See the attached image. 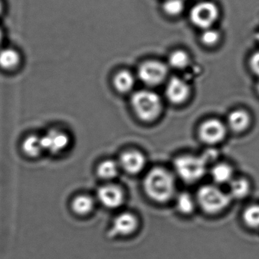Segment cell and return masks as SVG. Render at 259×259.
I'll use <instances>...</instances> for the list:
<instances>
[{
	"mask_svg": "<svg viewBox=\"0 0 259 259\" xmlns=\"http://www.w3.org/2000/svg\"><path fill=\"white\" fill-rule=\"evenodd\" d=\"M143 188L151 199L163 203L170 200L175 195V178L166 169L154 167L145 177Z\"/></svg>",
	"mask_w": 259,
	"mask_h": 259,
	"instance_id": "6da1fadb",
	"label": "cell"
},
{
	"mask_svg": "<svg viewBox=\"0 0 259 259\" xmlns=\"http://www.w3.org/2000/svg\"><path fill=\"white\" fill-rule=\"evenodd\" d=\"M131 106L136 115L144 121H152L159 116L162 103L158 94L150 91H137L131 97Z\"/></svg>",
	"mask_w": 259,
	"mask_h": 259,
	"instance_id": "7a4b0ae2",
	"label": "cell"
},
{
	"mask_svg": "<svg viewBox=\"0 0 259 259\" xmlns=\"http://www.w3.org/2000/svg\"><path fill=\"white\" fill-rule=\"evenodd\" d=\"M231 199L229 193L216 186L205 185L198 190V204L207 214H217L225 211L229 206Z\"/></svg>",
	"mask_w": 259,
	"mask_h": 259,
	"instance_id": "3957f363",
	"label": "cell"
},
{
	"mask_svg": "<svg viewBox=\"0 0 259 259\" xmlns=\"http://www.w3.org/2000/svg\"><path fill=\"white\" fill-rule=\"evenodd\" d=\"M177 175L187 183L199 181L206 172L207 164L202 156L184 155L178 157L174 162Z\"/></svg>",
	"mask_w": 259,
	"mask_h": 259,
	"instance_id": "277c9868",
	"label": "cell"
},
{
	"mask_svg": "<svg viewBox=\"0 0 259 259\" xmlns=\"http://www.w3.org/2000/svg\"><path fill=\"white\" fill-rule=\"evenodd\" d=\"M168 69L167 65L158 61H148L140 65L138 77L143 83L149 86H156L164 81Z\"/></svg>",
	"mask_w": 259,
	"mask_h": 259,
	"instance_id": "5b68a950",
	"label": "cell"
},
{
	"mask_svg": "<svg viewBox=\"0 0 259 259\" xmlns=\"http://www.w3.org/2000/svg\"><path fill=\"white\" fill-rule=\"evenodd\" d=\"M219 17V9L211 2H202L196 5L190 12V19L194 25L208 29Z\"/></svg>",
	"mask_w": 259,
	"mask_h": 259,
	"instance_id": "8992f818",
	"label": "cell"
},
{
	"mask_svg": "<svg viewBox=\"0 0 259 259\" xmlns=\"http://www.w3.org/2000/svg\"><path fill=\"white\" fill-rule=\"evenodd\" d=\"M227 134L226 126L216 118L206 120L201 124L199 135L201 140L207 144H215L225 139Z\"/></svg>",
	"mask_w": 259,
	"mask_h": 259,
	"instance_id": "52a82bcc",
	"label": "cell"
},
{
	"mask_svg": "<svg viewBox=\"0 0 259 259\" xmlns=\"http://www.w3.org/2000/svg\"><path fill=\"white\" fill-rule=\"evenodd\" d=\"M44 151L57 154L62 152L69 144V137L65 133L51 130L41 137Z\"/></svg>",
	"mask_w": 259,
	"mask_h": 259,
	"instance_id": "ba28073f",
	"label": "cell"
},
{
	"mask_svg": "<svg viewBox=\"0 0 259 259\" xmlns=\"http://www.w3.org/2000/svg\"><path fill=\"white\" fill-rule=\"evenodd\" d=\"M190 94V86L183 79L175 77L167 82L165 94L170 103L181 104L188 99Z\"/></svg>",
	"mask_w": 259,
	"mask_h": 259,
	"instance_id": "9c48e42d",
	"label": "cell"
},
{
	"mask_svg": "<svg viewBox=\"0 0 259 259\" xmlns=\"http://www.w3.org/2000/svg\"><path fill=\"white\" fill-rule=\"evenodd\" d=\"M97 197L100 202L108 208H116L124 202V196L122 190L118 186L105 185L97 191Z\"/></svg>",
	"mask_w": 259,
	"mask_h": 259,
	"instance_id": "30bf717a",
	"label": "cell"
},
{
	"mask_svg": "<svg viewBox=\"0 0 259 259\" xmlns=\"http://www.w3.org/2000/svg\"><path fill=\"white\" fill-rule=\"evenodd\" d=\"M146 163V158L143 153L139 151L130 150L121 154L118 164L127 173L136 175L143 170Z\"/></svg>",
	"mask_w": 259,
	"mask_h": 259,
	"instance_id": "8fae6325",
	"label": "cell"
},
{
	"mask_svg": "<svg viewBox=\"0 0 259 259\" xmlns=\"http://www.w3.org/2000/svg\"><path fill=\"white\" fill-rule=\"evenodd\" d=\"M22 62V56L17 49L10 47L0 48V68L12 71L18 69Z\"/></svg>",
	"mask_w": 259,
	"mask_h": 259,
	"instance_id": "7c38bea8",
	"label": "cell"
},
{
	"mask_svg": "<svg viewBox=\"0 0 259 259\" xmlns=\"http://www.w3.org/2000/svg\"><path fill=\"white\" fill-rule=\"evenodd\" d=\"M138 222L137 218L131 213H122L115 218L112 225V232L115 235L127 236L137 229Z\"/></svg>",
	"mask_w": 259,
	"mask_h": 259,
	"instance_id": "4fadbf2b",
	"label": "cell"
},
{
	"mask_svg": "<svg viewBox=\"0 0 259 259\" xmlns=\"http://www.w3.org/2000/svg\"><path fill=\"white\" fill-rule=\"evenodd\" d=\"M250 121V115L243 109L233 111L228 117V126L236 132H242L247 129Z\"/></svg>",
	"mask_w": 259,
	"mask_h": 259,
	"instance_id": "5bb4252c",
	"label": "cell"
},
{
	"mask_svg": "<svg viewBox=\"0 0 259 259\" xmlns=\"http://www.w3.org/2000/svg\"><path fill=\"white\" fill-rule=\"evenodd\" d=\"M21 147L24 153L31 158L39 156L44 152L42 140L39 136L30 135L26 137L23 141Z\"/></svg>",
	"mask_w": 259,
	"mask_h": 259,
	"instance_id": "9a60e30c",
	"label": "cell"
},
{
	"mask_svg": "<svg viewBox=\"0 0 259 259\" xmlns=\"http://www.w3.org/2000/svg\"><path fill=\"white\" fill-rule=\"evenodd\" d=\"M114 86L120 93H128L135 85V78L128 71H121L114 77Z\"/></svg>",
	"mask_w": 259,
	"mask_h": 259,
	"instance_id": "2e32d148",
	"label": "cell"
},
{
	"mask_svg": "<svg viewBox=\"0 0 259 259\" xmlns=\"http://www.w3.org/2000/svg\"><path fill=\"white\" fill-rule=\"evenodd\" d=\"M211 175L214 182L219 184H225L231 183L233 180L234 172L229 164L220 163L212 167Z\"/></svg>",
	"mask_w": 259,
	"mask_h": 259,
	"instance_id": "e0dca14e",
	"label": "cell"
},
{
	"mask_svg": "<svg viewBox=\"0 0 259 259\" xmlns=\"http://www.w3.org/2000/svg\"><path fill=\"white\" fill-rule=\"evenodd\" d=\"M250 191L249 181L244 178L232 180L230 183L229 195L231 199H243Z\"/></svg>",
	"mask_w": 259,
	"mask_h": 259,
	"instance_id": "ac0fdd59",
	"label": "cell"
},
{
	"mask_svg": "<svg viewBox=\"0 0 259 259\" xmlns=\"http://www.w3.org/2000/svg\"><path fill=\"white\" fill-rule=\"evenodd\" d=\"M71 207L76 214L79 215H86L94 209V201L91 196L80 195L74 198Z\"/></svg>",
	"mask_w": 259,
	"mask_h": 259,
	"instance_id": "d6986e66",
	"label": "cell"
},
{
	"mask_svg": "<svg viewBox=\"0 0 259 259\" xmlns=\"http://www.w3.org/2000/svg\"><path fill=\"white\" fill-rule=\"evenodd\" d=\"M119 167L118 163L114 160H105L99 164L97 174L103 179L112 180L118 176Z\"/></svg>",
	"mask_w": 259,
	"mask_h": 259,
	"instance_id": "ffe728a7",
	"label": "cell"
},
{
	"mask_svg": "<svg viewBox=\"0 0 259 259\" xmlns=\"http://www.w3.org/2000/svg\"><path fill=\"white\" fill-rule=\"evenodd\" d=\"M243 221L249 229H259V203L252 204L245 208Z\"/></svg>",
	"mask_w": 259,
	"mask_h": 259,
	"instance_id": "44dd1931",
	"label": "cell"
},
{
	"mask_svg": "<svg viewBox=\"0 0 259 259\" xmlns=\"http://www.w3.org/2000/svg\"><path fill=\"white\" fill-rule=\"evenodd\" d=\"M177 208L184 214H190L194 211L196 202L191 195L187 193H182L178 195L176 201Z\"/></svg>",
	"mask_w": 259,
	"mask_h": 259,
	"instance_id": "7402d4cb",
	"label": "cell"
},
{
	"mask_svg": "<svg viewBox=\"0 0 259 259\" xmlns=\"http://www.w3.org/2000/svg\"><path fill=\"white\" fill-rule=\"evenodd\" d=\"M190 63L188 54L182 50L174 52L169 57V64L172 68L176 69H184Z\"/></svg>",
	"mask_w": 259,
	"mask_h": 259,
	"instance_id": "603a6c76",
	"label": "cell"
},
{
	"mask_svg": "<svg viewBox=\"0 0 259 259\" xmlns=\"http://www.w3.org/2000/svg\"><path fill=\"white\" fill-rule=\"evenodd\" d=\"M184 4L182 0H167L164 3V12L171 16H175L181 14L184 10Z\"/></svg>",
	"mask_w": 259,
	"mask_h": 259,
	"instance_id": "cb8c5ba5",
	"label": "cell"
},
{
	"mask_svg": "<svg viewBox=\"0 0 259 259\" xmlns=\"http://www.w3.org/2000/svg\"><path fill=\"white\" fill-rule=\"evenodd\" d=\"M219 33L216 30L207 29L202 36V41L207 46L214 45L219 41Z\"/></svg>",
	"mask_w": 259,
	"mask_h": 259,
	"instance_id": "d4e9b609",
	"label": "cell"
},
{
	"mask_svg": "<svg viewBox=\"0 0 259 259\" xmlns=\"http://www.w3.org/2000/svg\"><path fill=\"white\" fill-rule=\"evenodd\" d=\"M250 67L252 71L259 76V52L254 53L251 57Z\"/></svg>",
	"mask_w": 259,
	"mask_h": 259,
	"instance_id": "484cf974",
	"label": "cell"
},
{
	"mask_svg": "<svg viewBox=\"0 0 259 259\" xmlns=\"http://www.w3.org/2000/svg\"><path fill=\"white\" fill-rule=\"evenodd\" d=\"M5 39V32L3 29L0 27V48L3 47V42Z\"/></svg>",
	"mask_w": 259,
	"mask_h": 259,
	"instance_id": "4316f807",
	"label": "cell"
},
{
	"mask_svg": "<svg viewBox=\"0 0 259 259\" xmlns=\"http://www.w3.org/2000/svg\"><path fill=\"white\" fill-rule=\"evenodd\" d=\"M5 8L6 6H5L4 0H0V17L4 13Z\"/></svg>",
	"mask_w": 259,
	"mask_h": 259,
	"instance_id": "83f0119b",
	"label": "cell"
},
{
	"mask_svg": "<svg viewBox=\"0 0 259 259\" xmlns=\"http://www.w3.org/2000/svg\"><path fill=\"white\" fill-rule=\"evenodd\" d=\"M255 37H256L257 40H258V42H259V32H258V33H257L256 36H255Z\"/></svg>",
	"mask_w": 259,
	"mask_h": 259,
	"instance_id": "f1b7e54d",
	"label": "cell"
},
{
	"mask_svg": "<svg viewBox=\"0 0 259 259\" xmlns=\"http://www.w3.org/2000/svg\"><path fill=\"white\" fill-rule=\"evenodd\" d=\"M257 91H258V93L259 94V82L258 84H257Z\"/></svg>",
	"mask_w": 259,
	"mask_h": 259,
	"instance_id": "f546056e",
	"label": "cell"
}]
</instances>
